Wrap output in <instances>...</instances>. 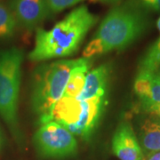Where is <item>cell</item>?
I'll return each instance as SVG.
<instances>
[{
    "label": "cell",
    "mask_w": 160,
    "mask_h": 160,
    "mask_svg": "<svg viewBox=\"0 0 160 160\" xmlns=\"http://www.w3.org/2000/svg\"><path fill=\"white\" fill-rule=\"evenodd\" d=\"M92 65V59L81 58L79 64L75 68L69 77L63 93L64 97L77 98L85 86L86 78Z\"/></svg>",
    "instance_id": "obj_11"
},
{
    "label": "cell",
    "mask_w": 160,
    "mask_h": 160,
    "mask_svg": "<svg viewBox=\"0 0 160 160\" xmlns=\"http://www.w3.org/2000/svg\"><path fill=\"white\" fill-rule=\"evenodd\" d=\"M154 77H155V78H156V79L158 80V81L160 83V73H155Z\"/></svg>",
    "instance_id": "obj_19"
},
{
    "label": "cell",
    "mask_w": 160,
    "mask_h": 160,
    "mask_svg": "<svg viewBox=\"0 0 160 160\" xmlns=\"http://www.w3.org/2000/svg\"><path fill=\"white\" fill-rule=\"evenodd\" d=\"M106 97L92 98L83 102V111L78 123L70 132L85 141H89L100 122L105 107Z\"/></svg>",
    "instance_id": "obj_8"
},
{
    "label": "cell",
    "mask_w": 160,
    "mask_h": 160,
    "mask_svg": "<svg viewBox=\"0 0 160 160\" xmlns=\"http://www.w3.org/2000/svg\"><path fill=\"white\" fill-rule=\"evenodd\" d=\"M3 144H4V137H3V133H2V130L0 128V150L3 147Z\"/></svg>",
    "instance_id": "obj_17"
},
{
    "label": "cell",
    "mask_w": 160,
    "mask_h": 160,
    "mask_svg": "<svg viewBox=\"0 0 160 160\" xmlns=\"http://www.w3.org/2000/svg\"><path fill=\"white\" fill-rule=\"evenodd\" d=\"M139 135L144 150L149 153L160 151V119L149 118L143 120Z\"/></svg>",
    "instance_id": "obj_10"
},
{
    "label": "cell",
    "mask_w": 160,
    "mask_h": 160,
    "mask_svg": "<svg viewBox=\"0 0 160 160\" xmlns=\"http://www.w3.org/2000/svg\"><path fill=\"white\" fill-rule=\"evenodd\" d=\"M9 8L18 25L29 31L38 29L40 23L52 13L46 0H10Z\"/></svg>",
    "instance_id": "obj_6"
},
{
    "label": "cell",
    "mask_w": 160,
    "mask_h": 160,
    "mask_svg": "<svg viewBox=\"0 0 160 160\" xmlns=\"http://www.w3.org/2000/svg\"><path fill=\"white\" fill-rule=\"evenodd\" d=\"M80 59H62L44 63L35 69L31 85V109L39 122L50 114L52 107L63 96L72 70Z\"/></svg>",
    "instance_id": "obj_3"
},
{
    "label": "cell",
    "mask_w": 160,
    "mask_h": 160,
    "mask_svg": "<svg viewBox=\"0 0 160 160\" xmlns=\"http://www.w3.org/2000/svg\"><path fill=\"white\" fill-rule=\"evenodd\" d=\"M98 20L97 15L83 5L74 8L52 29L38 28L34 48L28 58L32 62H45L73 55Z\"/></svg>",
    "instance_id": "obj_2"
},
{
    "label": "cell",
    "mask_w": 160,
    "mask_h": 160,
    "mask_svg": "<svg viewBox=\"0 0 160 160\" xmlns=\"http://www.w3.org/2000/svg\"><path fill=\"white\" fill-rule=\"evenodd\" d=\"M23 59L22 50L17 47L0 50V117L17 141L22 139L18 103Z\"/></svg>",
    "instance_id": "obj_4"
},
{
    "label": "cell",
    "mask_w": 160,
    "mask_h": 160,
    "mask_svg": "<svg viewBox=\"0 0 160 160\" xmlns=\"http://www.w3.org/2000/svg\"><path fill=\"white\" fill-rule=\"evenodd\" d=\"M111 148L114 155L120 160H142V149L139 143L132 126L122 121L115 132Z\"/></svg>",
    "instance_id": "obj_7"
},
{
    "label": "cell",
    "mask_w": 160,
    "mask_h": 160,
    "mask_svg": "<svg viewBox=\"0 0 160 160\" xmlns=\"http://www.w3.org/2000/svg\"><path fill=\"white\" fill-rule=\"evenodd\" d=\"M143 6L157 12H160V0H140Z\"/></svg>",
    "instance_id": "obj_15"
},
{
    "label": "cell",
    "mask_w": 160,
    "mask_h": 160,
    "mask_svg": "<svg viewBox=\"0 0 160 160\" xmlns=\"http://www.w3.org/2000/svg\"><path fill=\"white\" fill-rule=\"evenodd\" d=\"M18 22L9 6L0 3V40L11 39L16 33Z\"/></svg>",
    "instance_id": "obj_12"
},
{
    "label": "cell",
    "mask_w": 160,
    "mask_h": 160,
    "mask_svg": "<svg viewBox=\"0 0 160 160\" xmlns=\"http://www.w3.org/2000/svg\"><path fill=\"white\" fill-rule=\"evenodd\" d=\"M156 73H160V67H159V69H158V71H157Z\"/></svg>",
    "instance_id": "obj_21"
},
{
    "label": "cell",
    "mask_w": 160,
    "mask_h": 160,
    "mask_svg": "<svg viewBox=\"0 0 160 160\" xmlns=\"http://www.w3.org/2000/svg\"><path fill=\"white\" fill-rule=\"evenodd\" d=\"M158 104H160V83L155 78L153 75L149 96L145 101L141 102V107L146 111L149 107Z\"/></svg>",
    "instance_id": "obj_13"
},
{
    "label": "cell",
    "mask_w": 160,
    "mask_h": 160,
    "mask_svg": "<svg viewBox=\"0 0 160 160\" xmlns=\"http://www.w3.org/2000/svg\"><path fill=\"white\" fill-rule=\"evenodd\" d=\"M82 1L84 0H46V3L52 13H56L76 6Z\"/></svg>",
    "instance_id": "obj_14"
},
{
    "label": "cell",
    "mask_w": 160,
    "mask_h": 160,
    "mask_svg": "<svg viewBox=\"0 0 160 160\" xmlns=\"http://www.w3.org/2000/svg\"><path fill=\"white\" fill-rule=\"evenodd\" d=\"M110 74L111 66L108 63L102 64L89 71L86 75L85 86L76 99L86 101L92 98L106 97Z\"/></svg>",
    "instance_id": "obj_9"
},
{
    "label": "cell",
    "mask_w": 160,
    "mask_h": 160,
    "mask_svg": "<svg viewBox=\"0 0 160 160\" xmlns=\"http://www.w3.org/2000/svg\"><path fill=\"white\" fill-rule=\"evenodd\" d=\"M157 26H158V29L159 30L160 32V17L158 18V22H157Z\"/></svg>",
    "instance_id": "obj_20"
},
{
    "label": "cell",
    "mask_w": 160,
    "mask_h": 160,
    "mask_svg": "<svg viewBox=\"0 0 160 160\" xmlns=\"http://www.w3.org/2000/svg\"><path fill=\"white\" fill-rule=\"evenodd\" d=\"M147 160H160V151L149 153Z\"/></svg>",
    "instance_id": "obj_16"
},
{
    "label": "cell",
    "mask_w": 160,
    "mask_h": 160,
    "mask_svg": "<svg viewBox=\"0 0 160 160\" xmlns=\"http://www.w3.org/2000/svg\"><path fill=\"white\" fill-rule=\"evenodd\" d=\"M38 154L45 158H65L78 151V142L65 127L55 122L42 124L33 136Z\"/></svg>",
    "instance_id": "obj_5"
},
{
    "label": "cell",
    "mask_w": 160,
    "mask_h": 160,
    "mask_svg": "<svg viewBox=\"0 0 160 160\" xmlns=\"http://www.w3.org/2000/svg\"><path fill=\"white\" fill-rule=\"evenodd\" d=\"M97 1H100L102 3H105V4H111V3H115L118 0H97Z\"/></svg>",
    "instance_id": "obj_18"
},
{
    "label": "cell",
    "mask_w": 160,
    "mask_h": 160,
    "mask_svg": "<svg viewBox=\"0 0 160 160\" xmlns=\"http://www.w3.org/2000/svg\"><path fill=\"white\" fill-rule=\"evenodd\" d=\"M146 10L135 2L114 6L103 18L96 32L83 51L92 58L113 51H122L134 43L149 27Z\"/></svg>",
    "instance_id": "obj_1"
}]
</instances>
